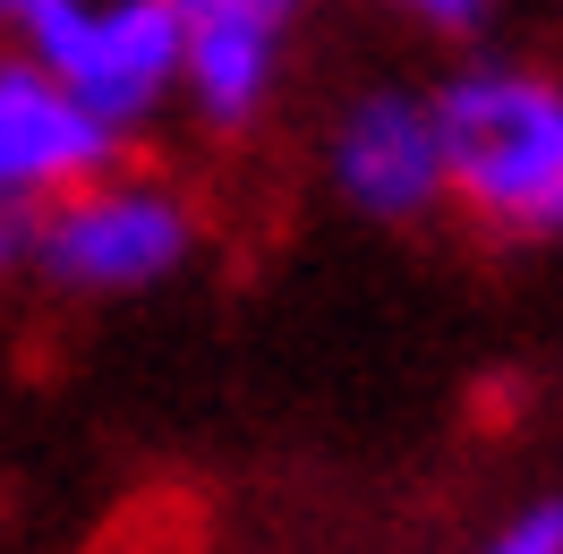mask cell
Returning a JSON list of instances; mask_svg holds the SVG:
<instances>
[{
    "label": "cell",
    "mask_w": 563,
    "mask_h": 554,
    "mask_svg": "<svg viewBox=\"0 0 563 554\" xmlns=\"http://www.w3.org/2000/svg\"><path fill=\"white\" fill-rule=\"evenodd\" d=\"M435 163L444 188L478 222L504 231H555L563 213V86L529 69H478L444 86L435 103Z\"/></svg>",
    "instance_id": "1"
},
{
    "label": "cell",
    "mask_w": 563,
    "mask_h": 554,
    "mask_svg": "<svg viewBox=\"0 0 563 554\" xmlns=\"http://www.w3.org/2000/svg\"><path fill=\"white\" fill-rule=\"evenodd\" d=\"M35 69L69 95L103 137L137 129L179 86V26L172 0H69L35 43Z\"/></svg>",
    "instance_id": "2"
},
{
    "label": "cell",
    "mask_w": 563,
    "mask_h": 554,
    "mask_svg": "<svg viewBox=\"0 0 563 554\" xmlns=\"http://www.w3.org/2000/svg\"><path fill=\"white\" fill-rule=\"evenodd\" d=\"M26 247L69 290H145L188 256V206L145 179H86L35 213Z\"/></svg>",
    "instance_id": "3"
},
{
    "label": "cell",
    "mask_w": 563,
    "mask_h": 554,
    "mask_svg": "<svg viewBox=\"0 0 563 554\" xmlns=\"http://www.w3.org/2000/svg\"><path fill=\"white\" fill-rule=\"evenodd\" d=\"M111 137L52 86L35 60H0V213L35 231L52 197H69L86 179H103Z\"/></svg>",
    "instance_id": "4"
},
{
    "label": "cell",
    "mask_w": 563,
    "mask_h": 554,
    "mask_svg": "<svg viewBox=\"0 0 563 554\" xmlns=\"http://www.w3.org/2000/svg\"><path fill=\"white\" fill-rule=\"evenodd\" d=\"M308 0H172L179 26V77L213 129L256 120L265 86H274V52Z\"/></svg>",
    "instance_id": "5"
},
{
    "label": "cell",
    "mask_w": 563,
    "mask_h": 554,
    "mask_svg": "<svg viewBox=\"0 0 563 554\" xmlns=\"http://www.w3.org/2000/svg\"><path fill=\"white\" fill-rule=\"evenodd\" d=\"M333 179H342V197L367 213H427L444 197V163H435V120L427 103L410 95H367V103L342 120V137H333Z\"/></svg>",
    "instance_id": "6"
},
{
    "label": "cell",
    "mask_w": 563,
    "mask_h": 554,
    "mask_svg": "<svg viewBox=\"0 0 563 554\" xmlns=\"http://www.w3.org/2000/svg\"><path fill=\"white\" fill-rule=\"evenodd\" d=\"M478 554H563V503H529V512L504 520Z\"/></svg>",
    "instance_id": "7"
},
{
    "label": "cell",
    "mask_w": 563,
    "mask_h": 554,
    "mask_svg": "<svg viewBox=\"0 0 563 554\" xmlns=\"http://www.w3.org/2000/svg\"><path fill=\"white\" fill-rule=\"evenodd\" d=\"M60 9H69V0H0V26L26 35V43H43V26H52Z\"/></svg>",
    "instance_id": "8"
},
{
    "label": "cell",
    "mask_w": 563,
    "mask_h": 554,
    "mask_svg": "<svg viewBox=\"0 0 563 554\" xmlns=\"http://www.w3.org/2000/svg\"><path fill=\"white\" fill-rule=\"evenodd\" d=\"M401 9H410V18H427V26H478V18H487V0H401Z\"/></svg>",
    "instance_id": "9"
},
{
    "label": "cell",
    "mask_w": 563,
    "mask_h": 554,
    "mask_svg": "<svg viewBox=\"0 0 563 554\" xmlns=\"http://www.w3.org/2000/svg\"><path fill=\"white\" fill-rule=\"evenodd\" d=\"M555 231H563V213H555Z\"/></svg>",
    "instance_id": "10"
}]
</instances>
